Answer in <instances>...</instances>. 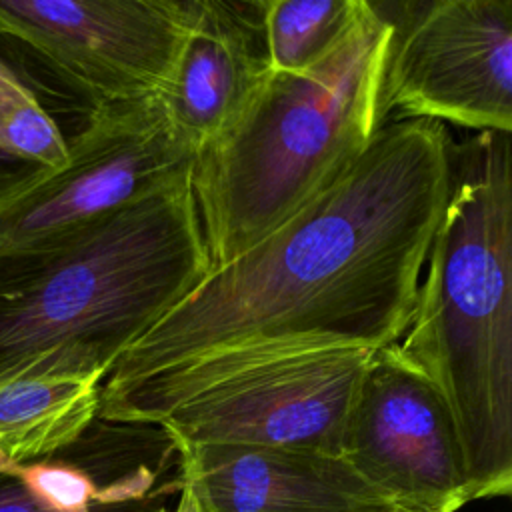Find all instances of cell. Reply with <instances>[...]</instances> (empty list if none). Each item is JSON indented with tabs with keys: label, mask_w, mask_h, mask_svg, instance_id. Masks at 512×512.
<instances>
[{
	"label": "cell",
	"mask_w": 512,
	"mask_h": 512,
	"mask_svg": "<svg viewBox=\"0 0 512 512\" xmlns=\"http://www.w3.org/2000/svg\"><path fill=\"white\" fill-rule=\"evenodd\" d=\"M196 150L160 96L92 108L68 158L0 204V264L66 246L142 194L192 172Z\"/></svg>",
	"instance_id": "5"
},
{
	"label": "cell",
	"mask_w": 512,
	"mask_h": 512,
	"mask_svg": "<svg viewBox=\"0 0 512 512\" xmlns=\"http://www.w3.org/2000/svg\"><path fill=\"white\" fill-rule=\"evenodd\" d=\"M178 488H180V494H178L176 508L172 512H210L204 500L200 498V494L190 484L178 480Z\"/></svg>",
	"instance_id": "17"
},
{
	"label": "cell",
	"mask_w": 512,
	"mask_h": 512,
	"mask_svg": "<svg viewBox=\"0 0 512 512\" xmlns=\"http://www.w3.org/2000/svg\"><path fill=\"white\" fill-rule=\"evenodd\" d=\"M396 24L368 2L348 40L300 74L264 70L194 158L190 182L212 266L248 250L338 178L382 118Z\"/></svg>",
	"instance_id": "4"
},
{
	"label": "cell",
	"mask_w": 512,
	"mask_h": 512,
	"mask_svg": "<svg viewBox=\"0 0 512 512\" xmlns=\"http://www.w3.org/2000/svg\"><path fill=\"white\" fill-rule=\"evenodd\" d=\"M0 152L46 170L68 158V140L34 92L0 60Z\"/></svg>",
	"instance_id": "14"
},
{
	"label": "cell",
	"mask_w": 512,
	"mask_h": 512,
	"mask_svg": "<svg viewBox=\"0 0 512 512\" xmlns=\"http://www.w3.org/2000/svg\"><path fill=\"white\" fill-rule=\"evenodd\" d=\"M212 268L190 174L52 254L0 264V384L104 378Z\"/></svg>",
	"instance_id": "3"
},
{
	"label": "cell",
	"mask_w": 512,
	"mask_h": 512,
	"mask_svg": "<svg viewBox=\"0 0 512 512\" xmlns=\"http://www.w3.org/2000/svg\"><path fill=\"white\" fill-rule=\"evenodd\" d=\"M510 148L504 132L456 146L414 310L392 344L448 408L470 502L512 492Z\"/></svg>",
	"instance_id": "2"
},
{
	"label": "cell",
	"mask_w": 512,
	"mask_h": 512,
	"mask_svg": "<svg viewBox=\"0 0 512 512\" xmlns=\"http://www.w3.org/2000/svg\"><path fill=\"white\" fill-rule=\"evenodd\" d=\"M160 506H164L162 498L158 500V496H146L138 500L104 504L94 512H154ZM0 512H52V510L44 508L8 468H0Z\"/></svg>",
	"instance_id": "15"
},
{
	"label": "cell",
	"mask_w": 512,
	"mask_h": 512,
	"mask_svg": "<svg viewBox=\"0 0 512 512\" xmlns=\"http://www.w3.org/2000/svg\"><path fill=\"white\" fill-rule=\"evenodd\" d=\"M44 168L20 162L4 152H0V204L14 198L20 190L32 184Z\"/></svg>",
	"instance_id": "16"
},
{
	"label": "cell",
	"mask_w": 512,
	"mask_h": 512,
	"mask_svg": "<svg viewBox=\"0 0 512 512\" xmlns=\"http://www.w3.org/2000/svg\"><path fill=\"white\" fill-rule=\"evenodd\" d=\"M176 450L180 480L210 512H398L338 454L230 444Z\"/></svg>",
	"instance_id": "10"
},
{
	"label": "cell",
	"mask_w": 512,
	"mask_h": 512,
	"mask_svg": "<svg viewBox=\"0 0 512 512\" xmlns=\"http://www.w3.org/2000/svg\"><path fill=\"white\" fill-rule=\"evenodd\" d=\"M186 24L188 0H0V38L92 108L160 96Z\"/></svg>",
	"instance_id": "6"
},
{
	"label": "cell",
	"mask_w": 512,
	"mask_h": 512,
	"mask_svg": "<svg viewBox=\"0 0 512 512\" xmlns=\"http://www.w3.org/2000/svg\"><path fill=\"white\" fill-rule=\"evenodd\" d=\"M512 130V2L436 0L394 28L382 118Z\"/></svg>",
	"instance_id": "7"
},
{
	"label": "cell",
	"mask_w": 512,
	"mask_h": 512,
	"mask_svg": "<svg viewBox=\"0 0 512 512\" xmlns=\"http://www.w3.org/2000/svg\"><path fill=\"white\" fill-rule=\"evenodd\" d=\"M266 70L260 2L188 0V24L164 110L198 152L248 98Z\"/></svg>",
	"instance_id": "11"
},
{
	"label": "cell",
	"mask_w": 512,
	"mask_h": 512,
	"mask_svg": "<svg viewBox=\"0 0 512 512\" xmlns=\"http://www.w3.org/2000/svg\"><path fill=\"white\" fill-rule=\"evenodd\" d=\"M154 512H170V510H168L166 506H160V508H158V510H154Z\"/></svg>",
	"instance_id": "18"
},
{
	"label": "cell",
	"mask_w": 512,
	"mask_h": 512,
	"mask_svg": "<svg viewBox=\"0 0 512 512\" xmlns=\"http://www.w3.org/2000/svg\"><path fill=\"white\" fill-rule=\"evenodd\" d=\"M340 456L398 512H456L470 502L448 408L392 344L364 372Z\"/></svg>",
	"instance_id": "9"
},
{
	"label": "cell",
	"mask_w": 512,
	"mask_h": 512,
	"mask_svg": "<svg viewBox=\"0 0 512 512\" xmlns=\"http://www.w3.org/2000/svg\"><path fill=\"white\" fill-rule=\"evenodd\" d=\"M444 124L384 122L294 216L210 272L112 366L98 418L158 424L214 382L278 358L380 352L406 330L454 180Z\"/></svg>",
	"instance_id": "1"
},
{
	"label": "cell",
	"mask_w": 512,
	"mask_h": 512,
	"mask_svg": "<svg viewBox=\"0 0 512 512\" xmlns=\"http://www.w3.org/2000/svg\"><path fill=\"white\" fill-rule=\"evenodd\" d=\"M366 0L260 2L266 68L300 74L330 58L354 32Z\"/></svg>",
	"instance_id": "13"
},
{
	"label": "cell",
	"mask_w": 512,
	"mask_h": 512,
	"mask_svg": "<svg viewBox=\"0 0 512 512\" xmlns=\"http://www.w3.org/2000/svg\"><path fill=\"white\" fill-rule=\"evenodd\" d=\"M376 352L320 350L230 374L174 406L158 426L174 448L266 446L338 454Z\"/></svg>",
	"instance_id": "8"
},
{
	"label": "cell",
	"mask_w": 512,
	"mask_h": 512,
	"mask_svg": "<svg viewBox=\"0 0 512 512\" xmlns=\"http://www.w3.org/2000/svg\"><path fill=\"white\" fill-rule=\"evenodd\" d=\"M102 378L26 376L0 384V468L74 444L98 418Z\"/></svg>",
	"instance_id": "12"
}]
</instances>
